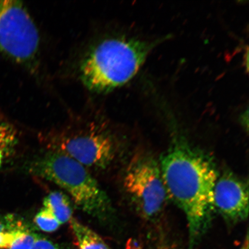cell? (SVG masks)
Instances as JSON below:
<instances>
[{
	"label": "cell",
	"mask_w": 249,
	"mask_h": 249,
	"mask_svg": "<svg viewBox=\"0 0 249 249\" xmlns=\"http://www.w3.org/2000/svg\"><path fill=\"white\" fill-rule=\"evenodd\" d=\"M34 222L40 230L46 232H54L61 226L54 214L44 207L36 214Z\"/></svg>",
	"instance_id": "7c38bea8"
},
{
	"label": "cell",
	"mask_w": 249,
	"mask_h": 249,
	"mask_svg": "<svg viewBox=\"0 0 249 249\" xmlns=\"http://www.w3.org/2000/svg\"><path fill=\"white\" fill-rule=\"evenodd\" d=\"M32 249H60L54 242L45 238L37 236Z\"/></svg>",
	"instance_id": "5bb4252c"
},
{
	"label": "cell",
	"mask_w": 249,
	"mask_h": 249,
	"mask_svg": "<svg viewBox=\"0 0 249 249\" xmlns=\"http://www.w3.org/2000/svg\"><path fill=\"white\" fill-rule=\"evenodd\" d=\"M17 142V133L13 126L0 115V167L11 155Z\"/></svg>",
	"instance_id": "8fae6325"
},
{
	"label": "cell",
	"mask_w": 249,
	"mask_h": 249,
	"mask_svg": "<svg viewBox=\"0 0 249 249\" xmlns=\"http://www.w3.org/2000/svg\"><path fill=\"white\" fill-rule=\"evenodd\" d=\"M53 150L62 152L83 166L105 169L116 157V140L95 124L83 130L54 134L49 139Z\"/></svg>",
	"instance_id": "8992f818"
},
{
	"label": "cell",
	"mask_w": 249,
	"mask_h": 249,
	"mask_svg": "<svg viewBox=\"0 0 249 249\" xmlns=\"http://www.w3.org/2000/svg\"><path fill=\"white\" fill-rule=\"evenodd\" d=\"M214 207L227 226L244 222L249 216L248 181L232 171L218 175L214 189Z\"/></svg>",
	"instance_id": "52a82bcc"
},
{
	"label": "cell",
	"mask_w": 249,
	"mask_h": 249,
	"mask_svg": "<svg viewBox=\"0 0 249 249\" xmlns=\"http://www.w3.org/2000/svg\"><path fill=\"white\" fill-rule=\"evenodd\" d=\"M168 196L188 223L189 249L206 234L214 214V189L219 172L213 158L184 138H174L160 159Z\"/></svg>",
	"instance_id": "6da1fadb"
},
{
	"label": "cell",
	"mask_w": 249,
	"mask_h": 249,
	"mask_svg": "<svg viewBox=\"0 0 249 249\" xmlns=\"http://www.w3.org/2000/svg\"><path fill=\"white\" fill-rule=\"evenodd\" d=\"M158 42L124 37L103 40L84 58L81 79L90 91L98 93L110 92L125 85L138 72Z\"/></svg>",
	"instance_id": "7a4b0ae2"
},
{
	"label": "cell",
	"mask_w": 249,
	"mask_h": 249,
	"mask_svg": "<svg viewBox=\"0 0 249 249\" xmlns=\"http://www.w3.org/2000/svg\"><path fill=\"white\" fill-rule=\"evenodd\" d=\"M37 236L25 228L8 249H32Z\"/></svg>",
	"instance_id": "4fadbf2b"
},
{
	"label": "cell",
	"mask_w": 249,
	"mask_h": 249,
	"mask_svg": "<svg viewBox=\"0 0 249 249\" xmlns=\"http://www.w3.org/2000/svg\"><path fill=\"white\" fill-rule=\"evenodd\" d=\"M124 186L135 210L143 219L154 221L161 215L168 196L160 161L151 152H136L124 174Z\"/></svg>",
	"instance_id": "277c9868"
},
{
	"label": "cell",
	"mask_w": 249,
	"mask_h": 249,
	"mask_svg": "<svg viewBox=\"0 0 249 249\" xmlns=\"http://www.w3.org/2000/svg\"><path fill=\"white\" fill-rule=\"evenodd\" d=\"M78 249H110L97 233L74 218L70 220Z\"/></svg>",
	"instance_id": "ba28073f"
},
{
	"label": "cell",
	"mask_w": 249,
	"mask_h": 249,
	"mask_svg": "<svg viewBox=\"0 0 249 249\" xmlns=\"http://www.w3.org/2000/svg\"><path fill=\"white\" fill-rule=\"evenodd\" d=\"M26 228L14 215L8 214L0 219V249H8L17 236Z\"/></svg>",
	"instance_id": "30bf717a"
},
{
	"label": "cell",
	"mask_w": 249,
	"mask_h": 249,
	"mask_svg": "<svg viewBox=\"0 0 249 249\" xmlns=\"http://www.w3.org/2000/svg\"><path fill=\"white\" fill-rule=\"evenodd\" d=\"M30 171L64 189L90 215L102 216L109 209L107 195L87 168L61 152L51 149L33 161Z\"/></svg>",
	"instance_id": "3957f363"
},
{
	"label": "cell",
	"mask_w": 249,
	"mask_h": 249,
	"mask_svg": "<svg viewBox=\"0 0 249 249\" xmlns=\"http://www.w3.org/2000/svg\"><path fill=\"white\" fill-rule=\"evenodd\" d=\"M39 42L38 29L23 3L0 0V52L30 67L36 60Z\"/></svg>",
	"instance_id": "5b68a950"
},
{
	"label": "cell",
	"mask_w": 249,
	"mask_h": 249,
	"mask_svg": "<svg viewBox=\"0 0 249 249\" xmlns=\"http://www.w3.org/2000/svg\"><path fill=\"white\" fill-rule=\"evenodd\" d=\"M43 207L54 214L61 225L70 222L72 218L69 198L61 192H53L47 196L43 200Z\"/></svg>",
	"instance_id": "9c48e42d"
},
{
	"label": "cell",
	"mask_w": 249,
	"mask_h": 249,
	"mask_svg": "<svg viewBox=\"0 0 249 249\" xmlns=\"http://www.w3.org/2000/svg\"><path fill=\"white\" fill-rule=\"evenodd\" d=\"M239 249H249V235L248 233H247V236H246V238L244 242V244H243L242 247Z\"/></svg>",
	"instance_id": "9a60e30c"
}]
</instances>
